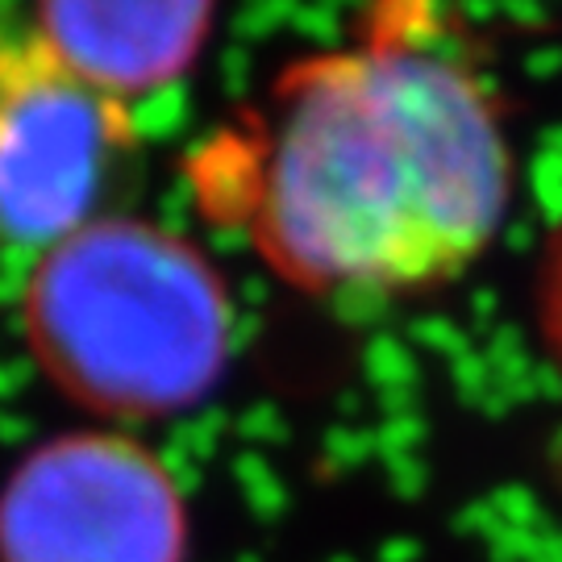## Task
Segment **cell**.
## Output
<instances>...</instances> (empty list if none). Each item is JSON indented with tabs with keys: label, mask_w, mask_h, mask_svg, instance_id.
<instances>
[{
	"label": "cell",
	"mask_w": 562,
	"mask_h": 562,
	"mask_svg": "<svg viewBox=\"0 0 562 562\" xmlns=\"http://www.w3.org/2000/svg\"><path fill=\"white\" fill-rule=\"evenodd\" d=\"M125 138V104L71 80L38 38L0 63V234L59 246L83 229Z\"/></svg>",
	"instance_id": "4"
},
{
	"label": "cell",
	"mask_w": 562,
	"mask_h": 562,
	"mask_svg": "<svg viewBox=\"0 0 562 562\" xmlns=\"http://www.w3.org/2000/svg\"><path fill=\"white\" fill-rule=\"evenodd\" d=\"M42 367L117 417L201 404L234 346V304L201 246L134 217L88 222L46 250L25 288Z\"/></svg>",
	"instance_id": "2"
},
{
	"label": "cell",
	"mask_w": 562,
	"mask_h": 562,
	"mask_svg": "<svg viewBox=\"0 0 562 562\" xmlns=\"http://www.w3.org/2000/svg\"><path fill=\"white\" fill-rule=\"evenodd\" d=\"M171 471L117 434L38 446L0 492V562H183Z\"/></svg>",
	"instance_id": "3"
},
{
	"label": "cell",
	"mask_w": 562,
	"mask_h": 562,
	"mask_svg": "<svg viewBox=\"0 0 562 562\" xmlns=\"http://www.w3.org/2000/svg\"><path fill=\"white\" fill-rule=\"evenodd\" d=\"M213 34V4H46L38 46L71 80L109 101H134L180 80Z\"/></svg>",
	"instance_id": "5"
},
{
	"label": "cell",
	"mask_w": 562,
	"mask_h": 562,
	"mask_svg": "<svg viewBox=\"0 0 562 562\" xmlns=\"http://www.w3.org/2000/svg\"><path fill=\"white\" fill-rule=\"evenodd\" d=\"M217 213L308 296H413L496 241L513 150L496 92L429 4L288 63L204 167Z\"/></svg>",
	"instance_id": "1"
},
{
	"label": "cell",
	"mask_w": 562,
	"mask_h": 562,
	"mask_svg": "<svg viewBox=\"0 0 562 562\" xmlns=\"http://www.w3.org/2000/svg\"><path fill=\"white\" fill-rule=\"evenodd\" d=\"M538 304H542V338L550 355L562 371V229L550 241V255L542 267V288H538Z\"/></svg>",
	"instance_id": "6"
}]
</instances>
